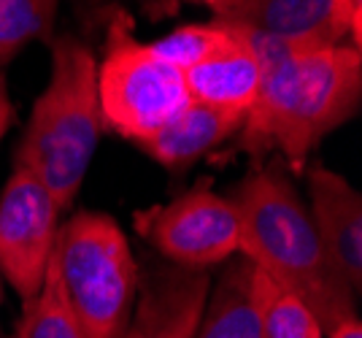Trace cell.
Wrapping results in <instances>:
<instances>
[{"mask_svg":"<svg viewBox=\"0 0 362 338\" xmlns=\"http://www.w3.org/2000/svg\"><path fill=\"white\" fill-rule=\"evenodd\" d=\"M230 28L262 65L259 95L238 130V152L249 154L252 165L279 152L289 168L303 173L319 141L360 111V49L351 44L303 47L238 25Z\"/></svg>","mask_w":362,"mask_h":338,"instance_id":"cell-1","label":"cell"},{"mask_svg":"<svg viewBox=\"0 0 362 338\" xmlns=\"http://www.w3.org/2000/svg\"><path fill=\"white\" fill-rule=\"evenodd\" d=\"M227 198L241 222V257L300 298L322 330L357 314V295L330 262L281 163L252 165Z\"/></svg>","mask_w":362,"mask_h":338,"instance_id":"cell-2","label":"cell"},{"mask_svg":"<svg viewBox=\"0 0 362 338\" xmlns=\"http://www.w3.org/2000/svg\"><path fill=\"white\" fill-rule=\"evenodd\" d=\"M52 71L16 146V165L52 192L62 211L71 209L100 141L98 60L76 35L49 41Z\"/></svg>","mask_w":362,"mask_h":338,"instance_id":"cell-3","label":"cell"},{"mask_svg":"<svg viewBox=\"0 0 362 338\" xmlns=\"http://www.w3.org/2000/svg\"><path fill=\"white\" fill-rule=\"evenodd\" d=\"M52 262L87 338H122L141 274L119 222L103 211H76L57 231Z\"/></svg>","mask_w":362,"mask_h":338,"instance_id":"cell-4","label":"cell"},{"mask_svg":"<svg viewBox=\"0 0 362 338\" xmlns=\"http://www.w3.org/2000/svg\"><path fill=\"white\" fill-rule=\"evenodd\" d=\"M98 106L103 127L138 146L189 106L184 74L138 41L133 19L119 8L111 11L106 52L98 62Z\"/></svg>","mask_w":362,"mask_h":338,"instance_id":"cell-5","label":"cell"},{"mask_svg":"<svg viewBox=\"0 0 362 338\" xmlns=\"http://www.w3.org/2000/svg\"><path fill=\"white\" fill-rule=\"evenodd\" d=\"M136 233L173 265L211 268L241 255V222L230 198L216 195L203 179L168 203L141 209Z\"/></svg>","mask_w":362,"mask_h":338,"instance_id":"cell-6","label":"cell"},{"mask_svg":"<svg viewBox=\"0 0 362 338\" xmlns=\"http://www.w3.org/2000/svg\"><path fill=\"white\" fill-rule=\"evenodd\" d=\"M60 206L30 170L16 165L0 192V274L22 303L44 284L57 244Z\"/></svg>","mask_w":362,"mask_h":338,"instance_id":"cell-7","label":"cell"},{"mask_svg":"<svg viewBox=\"0 0 362 338\" xmlns=\"http://www.w3.org/2000/svg\"><path fill=\"white\" fill-rule=\"evenodd\" d=\"M214 279L206 268L160 265L138 279L136 306L122 338H195Z\"/></svg>","mask_w":362,"mask_h":338,"instance_id":"cell-8","label":"cell"},{"mask_svg":"<svg viewBox=\"0 0 362 338\" xmlns=\"http://www.w3.org/2000/svg\"><path fill=\"white\" fill-rule=\"evenodd\" d=\"M206 8L216 22L303 47H335L349 38L341 0H211Z\"/></svg>","mask_w":362,"mask_h":338,"instance_id":"cell-9","label":"cell"},{"mask_svg":"<svg viewBox=\"0 0 362 338\" xmlns=\"http://www.w3.org/2000/svg\"><path fill=\"white\" fill-rule=\"evenodd\" d=\"M308 214L335 271L360 298L362 292V195L341 173L317 165L305 173Z\"/></svg>","mask_w":362,"mask_h":338,"instance_id":"cell-10","label":"cell"},{"mask_svg":"<svg viewBox=\"0 0 362 338\" xmlns=\"http://www.w3.org/2000/svg\"><path fill=\"white\" fill-rule=\"evenodd\" d=\"M225 28L227 38L209 57L184 71V84L192 103L246 120L259 95L262 65L255 57V52L246 47V41L235 33V28L230 25Z\"/></svg>","mask_w":362,"mask_h":338,"instance_id":"cell-11","label":"cell"},{"mask_svg":"<svg viewBox=\"0 0 362 338\" xmlns=\"http://www.w3.org/2000/svg\"><path fill=\"white\" fill-rule=\"evenodd\" d=\"M241 124L243 117L189 100V106L176 120H170L163 130H157L149 141H144L141 149L168 170H184L203 154L214 152L233 133H238Z\"/></svg>","mask_w":362,"mask_h":338,"instance_id":"cell-12","label":"cell"},{"mask_svg":"<svg viewBox=\"0 0 362 338\" xmlns=\"http://www.w3.org/2000/svg\"><path fill=\"white\" fill-rule=\"evenodd\" d=\"M252 271L255 265L241 255L235 260H227L216 284H211L195 338H259Z\"/></svg>","mask_w":362,"mask_h":338,"instance_id":"cell-13","label":"cell"},{"mask_svg":"<svg viewBox=\"0 0 362 338\" xmlns=\"http://www.w3.org/2000/svg\"><path fill=\"white\" fill-rule=\"evenodd\" d=\"M252 298L259 338H325L314 311L257 268L252 271Z\"/></svg>","mask_w":362,"mask_h":338,"instance_id":"cell-14","label":"cell"},{"mask_svg":"<svg viewBox=\"0 0 362 338\" xmlns=\"http://www.w3.org/2000/svg\"><path fill=\"white\" fill-rule=\"evenodd\" d=\"M14 338H87L62 295L54 262L49 260L38 295L25 303Z\"/></svg>","mask_w":362,"mask_h":338,"instance_id":"cell-15","label":"cell"},{"mask_svg":"<svg viewBox=\"0 0 362 338\" xmlns=\"http://www.w3.org/2000/svg\"><path fill=\"white\" fill-rule=\"evenodd\" d=\"M60 0H0V65L33 41H52Z\"/></svg>","mask_w":362,"mask_h":338,"instance_id":"cell-16","label":"cell"},{"mask_svg":"<svg viewBox=\"0 0 362 338\" xmlns=\"http://www.w3.org/2000/svg\"><path fill=\"white\" fill-rule=\"evenodd\" d=\"M227 38V28L222 22H195V25H181L176 30H170L168 35L151 41L149 47L154 49V54L160 60H165L168 65H173L176 71H187L203 57H209L214 49L219 47Z\"/></svg>","mask_w":362,"mask_h":338,"instance_id":"cell-17","label":"cell"},{"mask_svg":"<svg viewBox=\"0 0 362 338\" xmlns=\"http://www.w3.org/2000/svg\"><path fill=\"white\" fill-rule=\"evenodd\" d=\"M14 122V103L8 98V87H6V78L0 74V141L8 133V127Z\"/></svg>","mask_w":362,"mask_h":338,"instance_id":"cell-18","label":"cell"},{"mask_svg":"<svg viewBox=\"0 0 362 338\" xmlns=\"http://www.w3.org/2000/svg\"><path fill=\"white\" fill-rule=\"evenodd\" d=\"M325 336H327V338H362L360 317L354 314V317H346V320L335 322L330 330H325Z\"/></svg>","mask_w":362,"mask_h":338,"instance_id":"cell-19","label":"cell"},{"mask_svg":"<svg viewBox=\"0 0 362 338\" xmlns=\"http://www.w3.org/2000/svg\"><path fill=\"white\" fill-rule=\"evenodd\" d=\"M181 3H203V6H209L211 0H151V6H154L157 14H168V11H173L176 6H181Z\"/></svg>","mask_w":362,"mask_h":338,"instance_id":"cell-20","label":"cell"},{"mask_svg":"<svg viewBox=\"0 0 362 338\" xmlns=\"http://www.w3.org/2000/svg\"><path fill=\"white\" fill-rule=\"evenodd\" d=\"M0 306H3V290H0Z\"/></svg>","mask_w":362,"mask_h":338,"instance_id":"cell-21","label":"cell"}]
</instances>
